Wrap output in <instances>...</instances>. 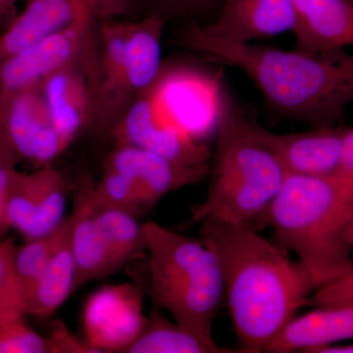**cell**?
Masks as SVG:
<instances>
[{"mask_svg":"<svg viewBox=\"0 0 353 353\" xmlns=\"http://www.w3.org/2000/svg\"><path fill=\"white\" fill-rule=\"evenodd\" d=\"M143 287L109 285L90 294L83 310L85 341L95 353H125L145 326Z\"/></svg>","mask_w":353,"mask_h":353,"instance_id":"10","label":"cell"},{"mask_svg":"<svg viewBox=\"0 0 353 353\" xmlns=\"http://www.w3.org/2000/svg\"><path fill=\"white\" fill-rule=\"evenodd\" d=\"M202 241L214 252L241 352H266L272 341L309 303L316 285L299 261L256 230L205 218Z\"/></svg>","mask_w":353,"mask_h":353,"instance_id":"1","label":"cell"},{"mask_svg":"<svg viewBox=\"0 0 353 353\" xmlns=\"http://www.w3.org/2000/svg\"><path fill=\"white\" fill-rule=\"evenodd\" d=\"M248 118L256 138L277 157L290 175H336L347 127L336 125L279 134L262 126L252 111H248Z\"/></svg>","mask_w":353,"mask_h":353,"instance_id":"12","label":"cell"},{"mask_svg":"<svg viewBox=\"0 0 353 353\" xmlns=\"http://www.w3.org/2000/svg\"><path fill=\"white\" fill-rule=\"evenodd\" d=\"M99 43L87 54L57 70L39 85L55 129L72 145L90 128Z\"/></svg>","mask_w":353,"mask_h":353,"instance_id":"13","label":"cell"},{"mask_svg":"<svg viewBox=\"0 0 353 353\" xmlns=\"http://www.w3.org/2000/svg\"><path fill=\"white\" fill-rule=\"evenodd\" d=\"M352 220L353 196L336 176L288 174L266 224L278 245L296 253L317 290L352 273L347 238Z\"/></svg>","mask_w":353,"mask_h":353,"instance_id":"3","label":"cell"},{"mask_svg":"<svg viewBox=\"0 0 353 353\" xmlns=\"http://www.w3.org/2000/svg\"><path fill=\"white\" fill-rule=\"evenodd\" d=\"M17 165L12 158L0 152V236L10 229L7 220V197Z\"/></svg>","mask_w":353,"mask_h":353,"instance_id":"30","label":"cell"},{"mask_svg":"<svg viewBox=\"0 0 353 353\" xmlns=\"http://www.w3.org/2000/svg\"><path fill=\"white\" fill-rule=\"evenodd\" d=\"M114 145L143 148L176 164L209 169L211 153L199 141L164 115L150 92L139 97L109 134Z\"/></svg>","mask_w":353,"mask_h":353,"instance_id":"9","label":"cell"},{"mask_svg":"<svg viewBox=\"0 0 353 353\" xmlns=\"http://www.w3.org/2000/svg\"><path fill=\"white\" fill-rule=\"evenodd\" d=\"M71 230L70 216L55 230L52 250L28 301V316L39 320L50 319L74 294L76 265Z\"/></svg>","mask_w":353,"mask_h":353,"instance_id":"20","label":"cell"},{"mask_svg":"<svg viewBox=\"0 0 353 353\" xmlns=\"http://www.w3.org/2000/svg\"><path fill=\"white\" fill-rule=\"evenodd\" d=\"M70 146L50 119L41 88L20 90L0 101V152L16 163L41 168Z\"/></svg>","mask_w":353,"mask_h":353,"instance_id":"7","label":"cell"},{"mask_svg":"<svg viewBox=\"0 0 353 353\" xmlns=\"http://www.w3.org/2000/svg\"><path fill=\"white\" fill-rule=\"evenodd\" d=\"M182 41L190 50L241 69L261 92L274 120L334 127L353 102V54L345 48L303 52L231 43L206 36L196 23L183 32Z\"/></svg>","mask_w":353,"mask_h":353,"instance_id":"2","label":"cell"},{"mask_svg":"<svg viewBox=\"0 0 353 353\" xmlns=\"http://www.w3.org/2000/svg\"><path fill=\"white\" fill-rule=\"evenodd\" d=\"M95 218L104 240L121 263L126 265L148 250L145 223L124 211L97 208Z\"/></svg>","mask_w":353,"mask_h":353,"instance_id":"24","label":"cell"},{"mask_svg":"<svg viewBox=\"0 0 353 353\" xmlns=\"http://www.w3.org/2000/svg\"><path fill=\"white\" fill-rule=\"evenodd\" d=\"M104 165L131 179L146 213L167 194L196 185L209 174V169L183 166L157 153L127 145H114Z\"/></svg>","mask_w":353,"mask_h":353,"instance_id":"16","label":"cell"},{"mask_svg":"<svg viewBox=\"0 0 353 353\" xmlns=\"http://www.w3.org/2000/svg\"><path fill=\"white\" fill-rule=\"evenodd\" d=\"M99 26L90 17L81 18L63 31L0 60V101L20 90L39 87L51 74L94 50Z\"/></svg>","mask_w":353,"mask_h":353,"instance_id":"8","label":"cell"},{"mask_svg":"<svg viewBox=\"0 0 353 353\" xmlns=\"http://www.w3.org/2000/svg\"><path fill=\"white\" fill-rule=\"evenodd\" d=\"M145 229L148 294L176 324L214 341L213 322L224 296L214 252L203 241L172 232L153 221L145 223Z\"/></svg>","mask_w":353,"mask_h":353,"instance_id":"5","label":"cell"},{"mask_svg":"<svg viewBox=\"0 0 353 353\" xmlns=\"http://www.w3.org/2000/svg\"><path fill=\"white\" fill-rule=\"evenodd\" d=\"M78 1H79V2H80V3H81V4H82V6H83V7H85V6H83V3L82 0H78Z\"/></svg>","mask_w":353,"mask_h":353,"instance_id":"36","label":"cell"},{"mask_svg":"<svg viewBox=\"0 0 353 353\" xmlns=\"http://www.w3.org/2000/svg\"><path fill=\"white\" fill-rule=\"evenodd\" d=\"M17 250L13 238L0 241V301L10 285Z\"/></svg>","mask_w":353,"mask_h":353,"instance_id":"31","label":"cell"},{"mask_svg":"<svg viewBox=\"0 0 353 353\" xmlns=\"http://www.w3.org/2000/svg\"><path fill=\"white\" fill-rule=\"evenodd\" d=\"M336 176L353 196V127H347L345 132L340 166Z\"/></svg>","mask_w":353,"mask_h":353,"instance_id":"32","label":"cell"},{"mask_svg":"<svg viewBox=\"0 0 353 353\" xmlns=\"http://www.w3.org/2000/svg\"><path fill=\"white\" fill-rule=\"evenodd\" d=\"M296 50L303 52L353 46V0H292Z\"/></svg>","mask_w":353,"mask_h":353,"instance_id":"17","label":"cell"},{"mask_svg":"<svg viewBox=\"0 0 353 353\" xmlns=\"http://www.w3.org/2000/svg\"><path fill=\"white\" fill-rule=\"evenodd\" d=\"M88 13L97 23L123 20L125 16L136 12L141 0H82Z\"/></svg>","mask_w":353,"mask_h":353,"instance_id":"28","label":"cell"},{"mask_svg":"<svg viewBox=\"0 0 353 353\" xmlns=\"http://www.w3.org/2000/svg\"><path fill=\"white\" fill-rule=\"evenodd\" d=\"M216 136L208 196L192 208V219L216 218L256 230L266 224L287 171L255 136L248 111L228 94Z\"/></svg>","mask_w":353,"mask_h":353,"instance_id":"4","label":"cell"},{"mask_svg":"<svg viewBox=\"0 0 353 353\" xmlns=\"http://www.w3.org/2000/svg\"><path fill=\"white\" fill-rule=\"evenodd\" d=\"M148 92L159 110L194 138L204 141L217 132L227 92L210 72L163 65Z\"/></svg>","mask_w":353,"mask_h":353,"instance_id":"6","label":"cell"},{"mask_svg":"<svg viewBox=\"0 0 353 353\" xmlns=\"http://www.w3.org/2000/svg\"><path fill=\"white\" fill-rule=\"evenodd\" d=\"M90 17L78 0H26L22 12L0 34V60Z\"/></svg>","mask_w":353,"mask_h":353,"instance_id":"18","label":"cell"},{"mask_svg":"<svg viewBox=\"0 0 353 353\" xmlns=\"http://www.w3.org/2000/svg\"><path fill=\"white\" fill-rule=\"evenodd\" d=\"M166 23L157 15L131 21L124 66L109 108L104 136L109 137L134 102L157 82L163 68L161 41Z\"/></svg>","mask_w":353,"mask_h":353,"instance_id":"11","label":"cell"},{"mask_svg":"<svg viewBox=\"0 0 353 353\" xmlns=\"http://www.w3.org/2000/svg\"><path fill=\"white\" fill-rule=\"evenodd\" d=\"M150 9V14L169 20H189L205 24L219 12L222 0H141Z\"/></svg>","mask_w":353,"mask_h":353,"instance_id":"27","label":"cell"},{"mask_svg":"<svg viewBox=\"0 0 353 353\" xmlns=\"http://www.w3.org/2000/svg\"><path fill=\"white\" fill-rule=\"evenodd\" d=\"M309 304L314 307L353 304V272L316 290L309 299Z\"/></svg>","mask_w":353,"mask_h":353,"instance_id":"29","label":"cell"},{"mask_svg":"<svg viewBox=\"0 0 353 353\" xmlns=\"http://www.w3.org/2000/svg\"><path fill=\"white\" fill-rule=\"evenodd\" d=\"M21 0H0V20L6 17ZM26 1V0H25Z\"/></svg>","mask_w":353,"mask_h":353,"instance_id":"34","label":"cell"},{"mask_svg":"<svg viewBox=\"0 0 353 353\" xmlns=\"http://www.w3.org/2000/svg\"><path fill=\"white\" fill-rule=\"evenodd\" d=\"M347 238L348 243H350V250H352V260H353V220L348 227Z\"/></svg>","mask_w":353,"mask_h":353,"instance_id":"35","label":"cell"},{"mask_svg":"<svg viewBox=\"0 0 353 353\" xmlns=\"http://www.w3.org/2000/svg\"><path fill=\"white\" fill-rule=\"evenodd\" d=\"M353 339V304L315 307L294 317L265 352L311 353L318 347Z\"/></svg>","mask_w":353,"mask_h":353,"instance_id":"19","label":"cell"},{"mask_svg":"<svg viewBox=\"0 0 353 353\" xmlns=\"http://www.w3.org/2000/svg\"><path fill=\"white\" fill-rule=\"evenodd\" d=\"M95 182L88 168L78 174L74 189L71 243L76 274L74 292L88 283L112 275L124 265L115 256L102 236L95 218Z\"/></svg>","mask_w":353,"mask_h":353,"instance_id":"14","label":"cell"},{"mask_svg":"<svg viewBox=\"0 0 353 353\" xmlns=\"http://www.w3.org/2000/svg\"><path fill=\"white\" fill-rule=\"evenodd\" d=\"M54 232L43 238L26 241L24 245L18 248L12 279L0 301V311L28 316V301L52 250Z\"/></svg>","mask_w":353,"mask_h":353,"instance_id":"23","label":"cell"},{"mask_svg":"<svg viewBox=\"0 0 353 353\" xmlns=\"http://www.w3.org/2000/svg\"><path fill=\"white\" fill-rule=\"evenodd\" d=\"M53 327L50 336L37 333L26 316L0 312V353H81L82 340L72 334L63 323Z\"/></svg>","mask_w":353,"mask_h":353,"instance_id":"22","label":"cell"},{"mask_svg":"<svg viewBox=\"0 0 353 353\" xmlns=\"http://www.w3.org/2000/svg\"><path fill=\"white\" fill-rule=\"evenodd\" d=\"M94 201L97 208L117 209L138 218L148 214L131 179L106 165L101 181L95 183Z\"/></svg>","mask_w":353,"mask_h":353,"instance_id":"26","label":"cell"},{"mask_svg":"<svg viewBox=\"0 0 353 353\" xmlns=\"http://www.w3.org/2000/svg\"><path fill=\"white\" fill-rule=\"evenodd\" d=\"M240 350L221 347L214 341L206 340L172 323L153 310L145 326L125 353H229Z\"/></svg>","mask_w":353,"mask_h":353,"instance_id":"21","label":"cell"},{"mask_svg":"<svg viewBox=\"0 0 353 353\" xmlns=\"http://www.w3.org/2000/svg\"><path fill=\"white\" fill-rule=\"evenodd\" d=\"M311 353H353V345H330L318 347Z\"/></svg>","mask_w":353,"mask_h":353,"instance_id":"33","label":"cell"},{"mask_svg":"<svg viewBox=\"0 0 353 353\" xmlns=\"http://www.w3.org/2000/svg\"><path fill=\"white\" fill-rule=\"evenodd\" d=\"M41 194L26 241L50 236L65 219L68 183L52 164L41 167Z\"/></svg>","mask_w":353,"mask_h":353,"instance_id":"25","label":"cell"},{"mask_svg":"<svg viewBox=\"0 0 353 353\" xmlns=\"http://www.w3.org/2000/svg\"><path fill=\"white\" fill-rule=\"evenodd\" d=\"M206 36L231 43H250L294 32L292 0H222L217 16L205 24L196 23Z\"/></svg>","mask_w":353,"mask_h":353,"instance_id":"15","label":"cell"}]
</instances>
